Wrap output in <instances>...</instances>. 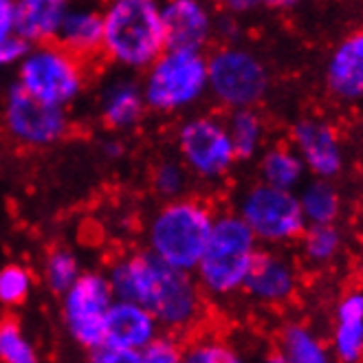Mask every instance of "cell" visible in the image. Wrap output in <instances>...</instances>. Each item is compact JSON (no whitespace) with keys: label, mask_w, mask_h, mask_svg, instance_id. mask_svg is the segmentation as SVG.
<instances>
[{"label":"cell","mask_w":363,"mask_h":363,"mask_svg":"<svg viewBox=\"0 0 363 363\" xmlns=\"http://www.w3.org/2000/svg\"><path fill=\"white\" fill-rule=\"evenodd\" d=\"M82 271L84 267H82L79 255L71 247L57 245L42 255L38 280L49 293L60 297L82 275Z\"/></svg>","instance_id":"obj_25"},{"label":"cell","mask_w":363,"mask_h":363,"mask_svg":"<svg viewBox=\"0 0 363 363\" xmlns=\"http://www.w3.org/2000/svg\"><path fill=\"white\" fill-rule=\"evenodd\" d=\"M71 0H16V35L27 45H42L57 35Z\"/></svg>","instance_id":"obj_20"},{"label":"cell","mask_w":363,"mask_h":363,"mask_svg":"<svg viewBox=\"0 0 363 363\" xmlns=\"http://www.w3.org/2000/svg\"><path fill=\"white\" fill-rule=\"evenodd\" d=\"M275 354L271 361L280 363H328L330 346L308 324L289 322L275 335Z\"/></svg>","instance_id":"obj_21"},{"label":"cell","mask_w":363,"mask_h":363,"mask_svg":"<svg viewBox=\"0 0 363 363\" xmlns=\"http://www.w3.org/2000/svg\"><path fill=\"white\" fill-rule=\"evenodd\" d=\"M101 157L106 159V161H111V163H115V161H121L123 157H125V143H123V139L121 137H111V139H104L101 141Z\"/></svg>","instance_id":"obj_35"},{"label":"cell","mask_w":363,"mask_h":363,"mask_svg":"<svg viewBox=\"0 0 363 363\" xmlns=\"http://www.w3.org/2000/svg\"><path fill=\"white\" fill-rule=\"evenodd\" d=\"M86 359L93 363H141V352L108 346V344H99L97 348L86 352Z\"/></svg>","instance_id":"obj_32"},{"label":"cell","mask_w":363,"mask_h":363,"mask_svg":"<svg viewBox=\"0 0 363 363\" xmlns=\"http://www.w3.org/2000/svg\"><path fill=\"white\" fill-rule=\"evenodd\" d=\"M183 344H185L183 337L161 330L141 350V363H181Z\"/></svg>","instance_id":"obj_31"},{"label":"cell","mask_w":363,"mask_h":363,"mask_svg":"<svg viewBox=\"0 0 363 363\" xmlns=\"http://www.w3.org/2000/svg\"><path fill=\"white\" fill-rule=\"evenodd\" d=\"M258 249L260 242L236 211H216L209 240L194 269V277L207 300L223 302L242 293Z\"/></svg>","instance_id":"obj_4"},{"label":"cell","mask_w":363,"mask_h":363,"mask_svg":"<svg viewBox=\"0 0 363 363\" xmlns=\"http://www.w3.org/2000/svg\"><path fill=\"white\" fill-rule=\"evenodd\" d=\"M225 13L231 16H247L264 5V0H218Z\"/></svg>","instance_id":"obj_34"},{"label":"cell","mask_w":363,"mask_h":363,"mask_svg":"<svg viewBox=\"0 0 363 363\" xmlns=\"http://www.w3.org/2000/svg\"><path fill=\"white\" fill-rule=\"evenodd\" d=\"M161 23L167 49L207 51L216 16L205 0H161Z\"/></svg>","instance_id":"obj_15"},{"label":"cell","mask_w":363,"mask_h":363,"mask_svg":"<svg viewBox=\"0 0 363 363\" xmlns=\"http://www.w3.org/2000/svg\"><path fill=\"white\" fill-rule=\"evenodd\" d=\"M191 174L179 157H165L155 163L150 172V189L159 201H172L189 194Z\"/></svg>","instance_id":"obj_29"},{"label":"cell","mask_w":363,"mask_h":363,"mask_svg":"<svg viewBox=\"0 0 363 363\" xmlns=\"http://www.w3.org/2000/svg\"><path fill=\"white\" fill-rule=\"evenodd\" d=\"M297 201H300L306 225L337 223L341 213V196L333 179L313 177L311 181H304L297 189Z\"/></svg>","instance_id":"obj_24"},{"label":"cell","mask_w":363,"mask_h":363,"mask_svg":"<svg viewBox=\"0 0 363 363\" xmlns=\"http://www.w3.org/2000/svg\"><path fill=\"white\" fill-rule=\"evenodd\" d=\"M174 145L191 179L201 183H223L240 163L225 117L216 113L187 115L174 130Z\"/></svg>","instance_id":"obj_8"},{"label":"cell","mask_w":363,"mask_h":363,"mask_svg":"<svg viewBox=\"0 0 363 363\" xmlns=\"http://www.w3.org/2000/svg\"><path fill=\"white\" fill-rule=\"evenodd\" d=\"M302 0H264V5L267 7H271V9H280V11H284V9H293L295 5H300Z\"/></svg>","instance_id":"obj_36"},{"label":"cell","mask_w":363,"mask_h":363,"mask_svg":"<svg viewBox=\"0 0 363 363\" xmlns=\"http://www.w3.org/2000/svg\"><path fill=\"white\" fill-rule=\"evenodd\" d=\"M326 91L344 104L363 101V29L346 35L326 60Z\"/></svg>","instance_id":"obj_16"},{"label":"cell","mask_w":363,"mask_h":363,"mask_svg":"<svg viewBox=\"0 0 363 363\" xmlns=\"http://www.w3.org/2000/svg\"><path fill=\"white\" fill-rule=\"evenodd\" d=\"M115 295L106 271L84 269L77 280L60 295V322L73 344L89 352L104 341L106 315Z\"/></svg>","instance_id":"obj_11"},{"label":"cell","mask_w":363,"mask_h":363,"mask_svg":"<svg viewBox=\"0 0 363 363\" xmlns=\"http://www.w3.org/2000/svg\"><path fill=\"white\" fill-rule=\"evenodd\" d=\"M101 7L89 3V0H71L55 35L57 45L69 49L82 60L97 64L101 60Z\"/></svg>","instance_id":"obj_17"},{"label":"cell","mask_w":363,"mask_h":363,"mask_svg":"<svg viewBox=\"0 0 363 363\" xmlns=\"http://www.w3.org/2000/svg\"><path fill=\"white\" fill-rule=\"evenodd\" d=\"M258 159V181L297 191L308 177V169L304 161L293 150L291 143H273L264 145Z\"/></svg>","instance_id":"obj_22"},{"label":"cell","mask_w":363,"mask_h":363,"mask_svg":"<svg viewBox=\"0 0 363 363\" xmlns=\"http://www.w3.org/2000/svg\"><path fill=\"white\" fill-rule=\"evenodd\" d=\"M97 115L101 125L113 135L137 130L147 117V106L137 73L119 71L101 84L97 97Z\"/></svg>","instance_id":"obj_14"},{"label":"cell","mask_w":363,"mask_h":363,"mask_svg":"<svg viewBox=\"0 0 363 363\" xmlns=\"http://www.w3.org/2000/svg\"><path fill=\"white\" fill-rule=\"evenodd\" d=\"M233 211L247 223L260 247L284 249L300 240L306 229L297 191L273 187L262 181L240 191Z\"/></svg>","instance_id":"obj_9"},{"label":"cell","mask_w":363,"mask_h":363,"mask_svg":"<svg viewBox=\"0 0 363 363\" xmlns=\"http://www.w3.org/2000/svg\"><path fill=\"white\" fill-rule=\"evenodd\" d=\"M16 35V0H0V42Z\"/></svg>","instance_id":"obj_33"},{"label":"cell","mask_w":363,"mask_h":363,"mask_svg":"<svg viewBox=\"0 0 363 363\" xmlns=\"http://www.w3.org/2000/svg\"><path fill=\"white\" fill-rule=\"evenodd\" d=\"M139 75L147 113L172 117L207 99V51L165 49Z\"/></svg>","instance_id":"obj_5"},{"label":"cell","mask_w":363,"mask_h":363,"mask_svg":"<svg viewBox=\"0 0 363 363\" xmlns=\"http://www.w3.org/2000/svg\"><path fill=\"white\" fill-rule=\"evenodd\" d=\"M157 333H161V326L145 306L115 297V302L108 308V315H106L101 344L141 352Z\"/></svg>","instance_id":"obj_18"},{"label":"cell","mask_w":363,"mask_h":363,"mask_svg":"<svg viewBox=\"0 0 363 363\" xmlns=\"http://www.w3.org/2000/svg\"><path fill=\"white\" fill-rule=\"evenodd\" d=\"M183 361L187 363H238L242 354L229 339L220 335H194L183 344Z\"/></svg>","instance_id":"obj_30"},{"label":"cell","mask_w":363,"mask_h":363,"mask_svg":"<svg viewBox=\"0 0 363 363\" xmlns=\"http://www.w3.org/2000/svg\"><path fill=\"white\" fill-rule=\"evenodd\" d=\"M0 125L7 139L23 150H49L73 130L71 108L47 104L18 86L13 79L0 106Z\"/></svg>","instance_id":"obj_10"},{"label":"cell","mask_w":363,"mask_h":363,"mask_svg":"<svg viewBox=\"0 0 363 363\" xmlns=\"http://www.w3.org/2000/svg\"><path fill=\"white\" fill-rule=\"evenodd\" d=\"M91 67V62L77 57L51 40L27 49V53L13 67V79L20 89L42 101L60 106V108H73L89 89Z\"/></svg>","instance_id":"obj_6"},{"label":"cell","mask_w":363,"mask_h":363,"mask_svg":"<svg viewBox=\"0 0 363 363\" xmlns=\"http://www.w3.org/2000/svg\"><path fill=\"white\" fill-rule=\"evenodd\" d=\"M104 271L117 300L145 306L161 330L185 339L205 322L207 297L194 273L169 267L145 247L115 255Z\"/></svg>","instance_id":"obj_1"},{"label":"cell","mask_w":363,"mask_h":363,"mask_svg":"<svg viewBox=\"0 0 363 363\" xmlns=\"http://www.w3.org/2000/svg\"><path fill=\"white\" fill-rule=\"evenodd\" d=\"M271 91L264 60L238 42L207 53V97L223 111L260 106Z\"/></svg>","instance_id":"obj_7"},{"label":"cell","mask_w":363,"mask_h":363,"mask_svg":"<svg viewBox=\"0 0 363 363\" xmlns=\"http://www.w3.org/2000/svg\"><path fill=\"white\" fill-rule=\"evenodd\" d=\"M300 291V269L277 247H260L251 262L242 293L260 306H284Z\"/></svg>","instance_id":"obj_12"},{"label":"cell","mask_w":363,"mask_h":363,"mask_svg":"<svg viewBox=\"0 0 363 363\" xmlns=\"http://www.w3.org/2000/svg\"><path fill=\"white\" fill-rule=\"evenodd\" d=\"M300 251L306 264L311 267H326L339 258L344 249V236L335 223L328 225H306L300 236Z\"/></svg>","instance_id":"obj_26"},{"label":"cell","mask_w":363,"mask_h":363,"mask_svg":"<svg viewBox=\"0 0 363 363\" xmlns=\"http://www.w3.org/2000/svg\"><path fill=\"white\" fill-rule=\"evenodd\" d=\"M289 143L304 161L311 177L335 179L344 169V145H341L339 133L324 119H297L291 125Z\"/></svg>","instance_id":"obj_13"},{"label":"cell","mask_w":363,"mask_h":363,"mask_svg":"<svg viewBox=\"0 0 363 363\" xmlns=\"http://www.w3.org/2000/svg\"><path fill=\"white\" fill-rule=\"evenodd\" d=\"M38 286V275L23 262L0 267V306L5 311L23 308Z\"/></svg>","instance_id":"obj_28"},{"label":"cell","mask_w":363,"mask_h":363,"mask_svg":"<svg viewBox=\"0 0 363 363\" xmlns=\"http://www.w3.org/2000/svg\"><path fill=\"white\" fill-rule=\"evenodd\" d=\"M101 62L117 71L141 73L167 49L161 0H104Z\"/></svg>","instance_id":"obj_2"},{"label":"cell","mask_w":363,"mask_h":363,"mask_svg":"<svg viewBox=\"0 0 363 363\" xmlns=\"http://www.w3.org/2000/svg\"><path fill=\"white\" fill-rule=\"evenodd\" d=\"M225 123L238 161H253L262 152L267 143V121L258 106L227 111Z\"/></svg>","instance_id":"obj_23"},{"label":"cell","mask_w":363,"mask_h":363,"mask_svg":"<svg viewBox=\"0 0 363 363\" xmlns=\"http://www.w3.org/2000/svg\"><path fill=\"white\" fill-rule=\"evenodd\" d=\"M330 354L341 363L363 361V289H350L335 306Z\"/></svg>","instance_id":"obj_19"},{"label":"cell","mask_w":363,"mask_h":363,"mask_svg":"<svg viewBox=\"0 0 363 363\" xmlns=\"http://www.w3.org/2000/svg\"><path fill=\"white\" fill-rule=\"evenodd\" d=\"M40 352L18 315L0 317V363H38Z\"/></svg>","instance_id":"obj_27"},{"label":"cell","mask_w":363,"mask_h":363,"mask_svg":"<svg viewBox=\"0 0 363 363\" xmlns=\"http://www.w3.org/2000/svg\"><path fill=\"white\" fill-rule=\"evenodd\" d=\"M216 218L213 205L196 194H185L161 205L147 216L143 247L159 260L194 273Z\"/></svg>","instance_id":"obj_3"}]
</instances>
